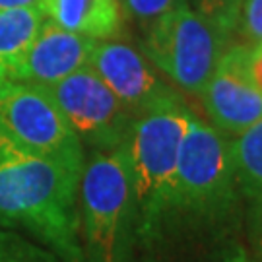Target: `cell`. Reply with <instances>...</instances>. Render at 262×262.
<instances>
[{
  "instance_id": "4fadbf2b",
  "label": "cell",
  "mask_w": 262,
  "mask_h": 262,
  "mask_svg": "<svg viewBox=\"0 0 262 262\" xmlns=\"http://www.w3.org/2000/svg\"><path fill=\"white\" fill-rule=\"evenodd\" d=\"M47 19L41 6L35 8L0 10V70H6L18 60L37 37L43 21Z\"/></svg>"
},
{
  "instance_id": "3957f363",
  "label": "cell",
  "mask_w": 262,
  "mask_h": 262,
  "mask_svg": "<svg viewBox=\"0 0 262 262\" xmlns=\"http://www.w3.org/2000/svg\"><path fill=\"white\" fill-rule=\"evenodd\" d=\"M192 115L183 94L167 97L134 117L121 148L136 204L140 262H150L158 249Z\"/></svg>"
},
{
  "instance_id": "8fae6325",
  "label": "cell",
  "mask_w": 262,
  "mask_h": 262,
  "mask_svg": "<svg viewBox=\"0 0 262 262\" xmlns=\"http://www.w3.org/2000/svg\"><path fill=\"white\" fill-rule=\"evenodd\" d=\"M41 10L56 26L95 41L119 37L122 29L121 0H41Z\"/></svg>"
},
{
  "instance_id": "7c38bea8",
  "label": "cell",
  "mask_w": 262,
  "mask_h": 262,
  "mask_svg": "<svg viewBox=\"0 0 262 262\" xmlns=\"http://www.w3.org/2000/svg\"><path fill=\"white\" fill-rule=\"evenodd\" d=\"M229 156L245 202L262 200V119L229 138Z\"/></svg>"
},
{
  "instance_id": "277c9868",
  "label": "cell",
  "mask_w": 262,
  "mask_h": 262,
  "mask_svg": "<svg viewBox=\"0 0 262 262\" xmlns=\"http://www.w3.org/2000/svg\"><path fill=\"white\" fill-rule=\"evenodd\" d=\"M84 262H140L138 217L122 150L92 151L80 179Z\"/></svg>"
},
{
  "instance_id": "7402d4cb",
  "label": "cell",
  "mask_w": 262,
  "mask_h": 262,
  "mask_svg": "<svg viewBox=\"0 0 262 262\" xmlns=\"http://www.w3.org/2000/svg\"><path fill=\"white\" fill-rule=\"evenodd\" d=\"M121 2H122V0H121Z\"/></svg>"
},
{
  "instance_id": "52a82bcc",
  "label": "cell",
  "mask_w": 262,
  "mask_h": 262,
  "mask_svg": "<svg viewBox=\"0 0 262 262\" xmlns=\"http://www.w3.org/2000/svg\"><path fill=\"white\" fill-rule=\"evenodd\" d=\"M45 88L80 138L85 154L121 150L136 113L122 103L90 66Z\"/></svg>"
},
{
  "instance_id": "9c48e42d",
  "label": "cell",
  "mask_w": 262,
  "mask_h": 262,
  "mask_svg": "<svg viewBox=\"0 0 262 262\" xmlns=\"http://www.w3.org/2000/svg\"><path fill=\"white\" fill-rule=\"evenodd\" d=\"M90 68L136 115L181 92L154 66L144 49L119 37L97 41Z\"/></svg>"
},
{
  "instance_id": "ffe728a7",
  "label": "cell",
  "mask_w": 262,
  "mask_h": 262,
  "mask_svg": "<svg viewBox=\"0 0 262 262\" xmlns=\"http://www.w3.org/2000/svg\"><path fill=\"white\" fill-rule=\"evenodd\" d=\"M35 6H41V0H0V10L35 8Z\"/></svg>"
},
{
  "instance_id": "9a60e30c",
  "label": "cell",
  "mask_w": 262,
  "mask_h": 262,
  "mask_svg": "<svg viewBox=\"0 0 262 262\" xmlns=\"http://www.w3.org/2000/svg\"><path fill=\"white\" fill-rule=\"evenodd\" d=\"M187 2L227 35H231L237 29L241 0H187Z\"/></svg>"
},
{
  "instance_id": "6da1fadb",
  "label": "cell",
  "mask_w": 262,
  "mask_h": 262,
  "mask_svg": "<svg viewBox=\"0 0 262 262\" xmlns=\"http://www.w3.org/2000/svg\"><path fill=\"white\" fill-rule=\"evenodd\" d=\"M245 214L247 202L233 173L229 138L194 113L150 262H247Z\"/></svg>"
},
{
  "instance_id": "30bf717a",
  "label": "cell",
  "mask_w": 262,
  "mask_h": 262,
  "mask_svg": "<svg viewBox=\"0 0 262 262\" xmlns=\"http://www.w3.org/2000/svg\"><path fill=\"white\" fill-rule=\"evenodd\" d=\"M95 43V39L68 31L47 18L28 51L6 70V82L56 84L90 66Z\"/></svg>"
},
{
  "instance_id": "8992f818",
  "label": "cell",
  "mask_w": 262,
  "mask_h": 262,
  "mask_svg": "<svg viewBox=\"0 0 262 262\" xmlns=\"http://www.w3.org/2000/svg\"><path fill=\"white\" fill-rule=\"evenodd\" d=\"M0 132L21 150L84 171L88 154L45 85L0 84Z\"/></svg>"
},
{
  "instance_id": "5b68a950",
  "label": "cell",
  "mask_w": 262,
  "mask_h": 262,
  "mask_svg": "<svg viewBox=\"0 0 262 262\" xmlns=\"http://www.w3.org/2000/svg\"><path fill=\"white\" fill-rule=\"evenodd\" d=\"M227 47L229 35L188 2L144 31V53L183 95L202 94Z\"/></svg>"
},
{
  "instance_id": "2e32d148",
  "label": "cell",
  "mask_w": 262,
  "mask_h": 262,
  "mask_svg": "<svg viewBox=\"0 0 262 262\" xmlns=\"http://www.w3.org/2000/svg\"><path fill=\"white\" fill-rule=\"evenodd\" d=\"M121 4L122 10L146 31L165 14L187 4V0H122Z\"/></svg>"
},
{
  "instance_id": "ac0fdd59",
  "label": "cell",
  "mask_w": 262,
  "mask_h": 262,
  "mask_svg": "<svg viewBox=\"0 0 262 262\" xmlns=\"http://www.w3.org/2000/svg\"><path fill=\"white\" fill-rule=\"evenodd\" d=\"M245 245H247V262H262V200L247 204Z\"/></svg>"
},
{
  "instance_id": "d6986e66",
  "label": "cell",
  "mask_w": 262,
  "mask_h": 262,
  "mask_svg": "<svg viewBox=\"0 0 262 262\" xmlns=\"http://www.w3.org/2000/svg\"><path fill=\"white\" fill-rule=\"evenodd\" d=\"M247 68L254 85L262 92V43L249 45V56H247Z\"/></svg>"
},
{
  "instance_id": "ba28073f",
  "label": "cell",
  "mask_w": 262,
  "mask_h": 262,
  "mask_svg": "<svg viewBox=\"0 0 262 262\" xmlns=\"http://www.w3.org/2000/svg\"><path fill=\"white\" fill-rule=\"evenodd\" d=\"M247 56V43L229 45L198 95L206 121L225 138H233L262 119V92L251 80Z\"/></svg>"
},
{
  "instance_id": "7a4b0ae2",
  "label": "cell",
  "mask_w": 262,
  "mask_h": 262,
  "mask_svg": "<svg viewBox=\"0 0 262 262\" xmlns=\"http://www.w3.org/2000/svg\"><path fill=\"white\" fill-rule=\"evenodd\" d=\"M82 171L21 150L0 132V227L31 237L64 262H84Z\"/></svg>"
},
{
  "instance_id": "5bb4252c",
  "label": "cell",
  "mask_w": 262,
  "mask_h": 262,
  "mask_svg": "<svg viewBox=\"0 0 262 262\" xmlns=\"http://www.w3.org/2000/svg\"><path fill=\"white\" fill-rule=\"evenodd\" d=\"M0 262H64L28 235L0 227Z\"/></svg>"
},
{
  "instance_id": "e0dca14e",
  "label": "cell",
  "mask_w": 262,
  "mask_h": 262,
  "mask_svg": "<svg viewBox=\"0 0 262 262\" xmlns=\"http://www.w3.org/2000/svg\"><path fill=\"white\" fill-rule=\"evenodd\" d=\"M247 45L262 43V0H241L237 29Z\"/></svg>"
},
{
  "instance_id": "44dd1931",
  "label": "cell",
  "mask_w": 262,
  "mask_h": 262,
  "mask_svg": "<svg viewBox=\"0 0 262 262\" xmlns=\"http://www.w3.org/2000/svg\"><path fill=\"white\" fill-rule=\"evenodd\" d=\"M2 82H6V78H4V74H2V70H0V84Z\"/></svg>"
}]
</instances>
